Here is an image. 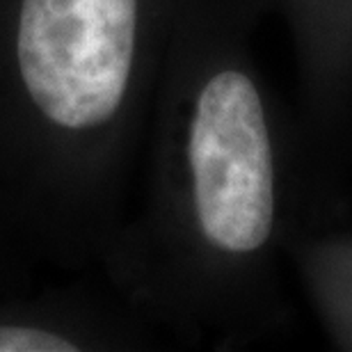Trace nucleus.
I'll return each mask as SVG.
<instances>
[{
	"label": "nucleus",
	"mask_w": 352,
	"mask_h": 352,
	"mask_svg": "<svg viewBox=\"0 0 352 352\" xmlns=\"http://www.w3.org/2000/svg\"><path fill=\"white\" fill-rule=\"evenodd\" d=\"M286 261L329 346L352 352V220L295 229Z\"/></svg>",
	"instance_id": "nucleus-3"
},
{
	"label": "nucleus",
	"mask_w": 352,
	"mask_h": 352,
	"mask_svg": "<svg viewBox=\"0 0 352 352\" xmlns=\"http://www.w3.org/2000/svg\"><path fill=\"white\" fill-rule=\"evenodd\" d=\"M74 336L37 322H0V352H74Z\"/></svg>",
	"instance_id": "nucleus-4"
},
{
	"label": "nucleus",
	"mask_w": 352,
	"mask_h": 352,
	"mask_svg": "<svg viewBox=\"0 0 352 352\" xmlns=\"http://www.w3.org/2000/svg\"><path fill=\"white\" fill-rule=\"evenodd\" d=\"M263 0H183L160 72L149 281L186 332L291 327L286 238L300 215L291 110L252 51Z\"/></svg>",
	"instance_id": "nucleus-1"
},
{
	"label": "nucleus",
	"mask_w": 352,
	"mask_h": 352,
	"mask_svg": "<svg viewBox=\"0 0 352 352\" xmlns=\"http://www.w3.org/2000/svg\"><path fill=\"white\" fill-rule=\"evenodd\" d=\"M183 0H16L21 101L65 142L117 131L160 76Z\"/></svg>",
	"instance_id": "nucleus-2"
}]
</instances>
